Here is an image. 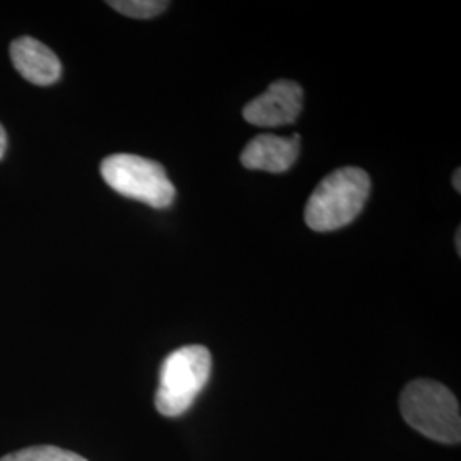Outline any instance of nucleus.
Instances as JSON below:
<instances>
[{"label": "nucleus", "mask_w": 461, "mask_h": 461, "mask_svg": "<svg viewBox=\"0 0 461 461\" xmlns=\"http://www.w3.org/2000/svg\"><path fill=\"white\" fill-rule=\"evenodd\" d=\"M212 356L203 346H185L173 350L161 366L156 409L165 417L186 412L209 383Z\"/></svg>", "instance_id": "7ed1b4c3"}, {"label": "nucleus", "mask_w": 461, "mask_h": 461, "mask_svg": "<svg viewBox=\"0 0 461 461\" xmlns=\"http://www.w3.org/2000/svg\"><path fill=\"white\" fill-rule=\"evenodd\" d=\"M460 176L461 169H456V171H455V175H453V186L456 188V192H458V194L461 192Z\"/></svg>", "instance_id": "9b49d317"}, {"label": "nucleus", "mask_w": 461, "mask_h": 461, "mask_svg": "<svg viewBox=\"0 0 461 461\" xmlns=\"http://www.w3.org/2000/svg\"><path fill=\"white\" fill-rule=\"evenodd\" d=\"M303 110V87L294 81L280 79L258 98L249 101L243 116L248 123L257 127H282L291 125Z\"/></svg>", "instance_id": "39448f33"}, {"label": "nucleus", "mask_w": 461, "mask_h": 461, "mask_svg": "<svg viewBox=\"0 0 461 461\" xmlns=\"http://www.w3.org/2000/svg\"><path fill=\"white\" fill-rule=\"evenodd\" d=\"M400 411L407 424L429 439L445 445L460 443V405L445 384L432 379L409 383L400 396Z\"/></svg>", "instance_id": "f03ea898"}, {"label": "nucleus", "mask_w": 461, "mask_h": 461, "mask_svg": "<svg viewBox=\"0 0 461 461\" xmlns=\"http://www.w3.org/2000/svg\"><path fill=\"white\" fill-rule=\"evenodd\" d=\"M0 461H87L81 455L67 451L57 446H32L11 453Z\"/></svg>", "instance_id": "6e6552de"}, {"label": "nucleus", "mask_w": 461, "mask_h": 461, "mask_svg": "<svg viewBox=\"0 0 461 461\" xmlns=\"http://www.w3.org/2000/svg\"><path fill=\"white\" fill-rule=\"evenodd\" d=\"M118 13L133 19H150L165 13L169 2L165 0H112L108 2Z\"/></svg>", "instance_id": "1a4fd4ad"}, {"label": "nucleus", "mask_w": 461, "mask_h": 461, "mask_svg": "<svg viewBox=\"0 0 461 461\" xmlns=\"http://www.w3.org/2000/svg\"><path fill=\"white\" fill-rule=\"evenodd\" d=\"M456 251L458 255L461 253V230H456Z\"/></svg>", "instance_id": "f8f14e48"}, {"label": "nucleus", "mask_w": 461, "mask_h": 461, "mask_svg": "<svg viewBox=\"0 0 461 461\" xmlns=\"http://www.w3.org/2000/svg\"><path fill=\"white\" fill-rule=\"evenodd\" d=\"M11 59L17 72L32 84L50 86L60 79L62 66L59 57L32 36H21L13 41Z\"/></svg>", "instance_id": "0eeeda50"}, {"label": "nucleus", "mask_w": 461, "mask_h": 461, "mask_svg": "<svg viewBox=\"0 0 461 461\" xmlns=\"http://www.w3.org/2000/svg\"><path fill=\"white\" fill-rule=\"evenodd\" d=\"M301 137H279L262 133L251 139L241 154V163L248 169H258L268 173H284L296 163L299 156Z\"/></svg>", "instance_id": "423d86ee"}, {"label": "nucleus", "mask_w": 461, "mask_h": 461, "mask_svg": "<svg viewBox=\"0 0 461 461\" xmlns=\"http://www.w3.org/2000/svg\"><path fill=\"white\" fill-rule=\"evenodd\" d=\"M5 148H7V135H5L4 127L0 125V159H2L4 154H5Z\"/></svg>", "instance_id": "9d476101"}, {"label": "nucleus", "mask_w": 461, "mask_h": 461, "mask_svg": "<svg viewBox=\"0 0 461 461\" xmlns=\"http://www.w3.org/2000/svg\"><path fill=\"white\" fill-rule=\"evenodd\" d=\"M371 192V180L361 167H340L314 188L304 209L313 230L329 232L350 224L361 214Z\"/></svg>", "instance_id": "f257e3e1"}, {"label": "nucleus", "mask_w": 461, "mask_h": 461, "mask_svg": "<svg viewBox=\"0 0 461 461\" xmlns=\"http://www.w3.org/2000/svg\"><path fill=\"white\" fill-rule=\"evenodd\" d=\"M101 176L120 195L144 202L154 209L169 207L176 195L165 167L140 156H108L101 163Z\"/></svg>", "instance_id": "20e7f679"}]
</instances>
